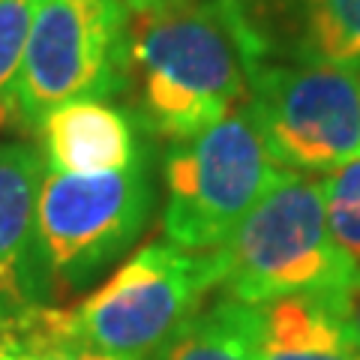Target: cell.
Returning <instances> with one entry per match:
<instances>
[{
	"label": "cell",
	"mask_w": 360,
	"mask_h": 360,
	"mask_svg": "<svg viewBox=\"0 0 360 360\" xmlns=\"http://www.w3.org/2000/svg\"><path fill=\"white\" fill-rule=\"evenodd\" d=\"M186 0H123L127 13H153V9H165V6H177Z\"/></svg>",
	"instance_id": "16"
},
{
	"label": "cell",
	"mask_w": 360,
	"mask_h": 360,
	"mask_svg": "<svg viewBox=\"0 0 360 360\" xmlns=\"http://www.w3.org/2000/svg\"><path fill=\"white\" fill-rule=\"evenodd\" d=\"M0 360H115L72 336L70 307L0 303Z\"/></svg>",
	"instance_id": "13"
},
{
	"label": "cell",
	"mask_w": 360,
	"mask_h": 360,
	"mask_svg": "<svg viewBox=\"0 0 360 360\" xmlns=\"http://www.w3.org/2000/svg\"><path fill=\"white\" fill-rule=\"evenodd\" d=\"M250 49L229 0H186L129 13L127 84L132 120L184 144L246 99Z\"/></svg>",
	"instance_id": "1"
},
{
	"label": "cell",
	"mask_w": 360,
	"mask_h": 360,
	"mask_svg": "<svg viewBox=\"0 0 360 360\" xmlns=\"http://www.w3.org/2000/svg\"><path fill=\"white\" fill-rule=\"evenodd\" d=\"M39 4L42 0H0V135L25 127L18 111V78Z\"/></svg>",
	"instance_id": "14"
},
{
	"label": "cell",
	"mask_w": 360,
	"mask_h": 360,
	"mask_svg": "<svg viewBox=\"0 0 360 360\" xmlns=\"http://www.w3.org/2000/svg\"><path fill=\"white\" fill-rule=\"evenodd\" d=\"M243 105L283 172L328 174L360 153V70L352 66L258 60Z\"/></svg>",
	"instance_id": "6"
},
{
	"label": "cell",
	"mask_w": 360,
	"mask_h": 360,
	"mask_svg": "<svg viewBox=\"0 0 360 360\" xmlns=\"http://www.w3.org/2000/svg\"><path fill=\"white\" fill-rule=\"evenodd\" d=\"M321 195L333 243L360 270V153L321 177Z\"/></svg>",
	"instance_id": "15"
},
{
	"label": "cell",
	"mask_w": 360,
	"mask_h": 360,
	"mask_svg": "<svg viewBox=\"0 0 360 360\" xmlns=\"http://www.w3.org/2000/svg\"><path fill=\"white\" fill-rule=\"evenodd\" d=\"M217 258L225 297L250 307L315 295L348 309L360 291V270L333 243L321 180L312 174H279L231 238L217 246Z\"/></svg>",
	"instance_id": "2"
},
{
	"label": "cell",
	"mask_w": 360,
	"mask_h": 360,
	"mask_svg": "<svg viewBox=\"0 0 360 360\" xmlns=\"http://www.w3.org/2000/svg\"><path fill=\"white\" fill-rule=\"evenodd\" d=\"M49 172L105 174L141 160L135 120L108 99H72L51 108L39 123Z\"/></svg>",
	"instance_id": "9"
},
{
	"label": "cell",
	"mask_w": 360,
	"mask_h": 360,
	"mask_svg": "<svg viewBox=\"0 0 360 360\" xmlns=\"http://www.w3.org/2000/svg\"><path fill=\"white\" fill-rule=\"evenodd\" d=\"M229 4L252 63H328L360 70V0H229Z\"/></svg>",
	"instance_id": "8"
},
{
	"label": "cell",
	"mask_w": 360,
	"mask_h": 360,
	"mask_svg": "<svg viewBox=\"0 0 360 360\" xmlns=\"http://www.w3.org/2000/svg\"><path fill=\"white\" fill-rule=\"evenodd\" d=\"M258 360H360V340L342 307L291 295L262 307Z\"/></svg>",
	"instance_id": "10"
},
{
	"label": "cell",
	"mask_w": 360,
	"mask_h": 360,
	"mask_svg": "<svg viewBox=\"0 0 360 360\" xmlns=\"http://www.w3.org/2000/svg\"><path fill=\"white\" fill-rule=\"evenodd\" d=\"M45 156L30 144H0V303L21 307L25 270L37 225Z\"/></svg>",
	"instance_id": "11"
},
{
	"label": "cell",
	"mask_w": 360,
	"mask_h": 360,
	"mask_svg": "<svg viewBox=\"0 0 360 360\" xmlns=\"http://www.w3.org/2000/svg\"><path fill=\"white\" fill-rule=\"evenodd\" d=\"M283 168L270 160L243 103L165 156L162 234L189 252L217 250L231 238Z\"/></svg>",
	"instance_id": "5"
},
{
	"label": "cell",
	"mask_w": 360,
	"mask_h": 360,
	"mask_svg": "<svg viewBox=\"0 0 360 360\" xmlns=\"http://www.w3.org/2000/svg\"><path fill=\"white\" fill-rule=\"evenodd\" d=\"M219 288L217 250L148 243L103 285L70 307L72 336L115 360H153Z\"/></svg>",
	"instance_id": "4"
},
{
	"label": "cell",
	"mask_w": 360,
	"mask_h": 360,
	"mask_svg": "<svg viewBox=\"0 0 360 360\" xmlns=\"http://www.w3.org/2000/svg\"><path fill=\"white\" fill-rule=\"evenodd\" d=\"M345 315H348V324H352V330L357 333V340H360V291H354V297L348 300Z\"/></svg>",
	"instance_id": "17"
},
{
	"label": "cell",
	"mask_w": 360,
	"mask_h": 360,
	"mask_svg": "<svg viewBox=\"0 0 360 360\" xmlns=\"http://www.w3.org/2000/svg\"><path fill=\"white\" fill-rule=\"evenodd\" d=\"M262 307L222 297L201 307L153 360H258Z\"/></svg>",
	"instance_id": "12"
},
{
	"label": "cell",
	"mask_w": 360,
	"mask_h": 360,
	"mask_svg": "<svg viewBox=\"0 0 360 360\" xmlns=\"http://www.w3.org/2000/svg\"><path fill=\"white\" fill-rule=\"evenodd\" d=\"M150 210L148 156L105 174L45 172L25 270V300L49 303L90 285L139 240Z\"/></svg>",
	"instance_id": "3"
},
{
	"label": "cell",
	"mask_w": 360,
	"mask_h": 360,
	"mask_svg": "<svg viewBox=\"0 0 360 360\" xmlns=\"http://www.w3.org/2000/svg\"><path fill=\"white\" fill-rule=\"evenodd\" d=\"M129 13L123 0H42L18 78V111L33 127L72 99H111L127 84Z\"/></svg>",
	"instance_id": "7"
}]
</instances>
